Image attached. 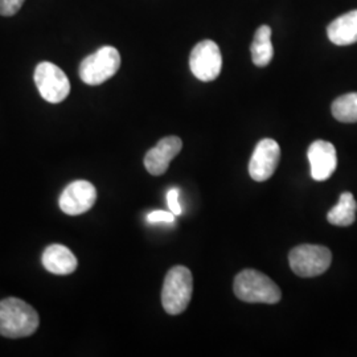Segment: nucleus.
Returning <instances> with one entry per match:
<instances>
[{
    "mask_svg": "<svg viewBox=\"0 0 357 357\" xmlns=\"http://www.w3.org/2000/svg\"><path fill=\"white\" fill-rule=\"evenodd\" d=\"M40 318L36 310L19 298L0 301V335L19 339L33 335L38 328Z\"/></svg>",
    "mask_w": 357,
    "mask_h": 357,
    "instance_id": "1",
    "label": "nucleus"
},
{
    "mask_svg": "<svg viewBox=\"0 0 357 357\" xmlns=\"http://www.w3.org/2000/svg\"><path fill=\"white\" fill-rule=\"evenodd\" d=\"M233 290L246 303L275 305L282 298L281 289L268 275L253 268H246L236 277Z\"/></svg>",
    "mask_w": 357,
    "mask_h": 357,
    "instance_id": "2",
    "label": "nucleus"
},
{
    "mask_svg": "<svg viewBox=\"0 0 357 357\" xmlns=\"http://www.w3.org/2000/svg\"><path fill=\"white\" fill-rule=\"evenodd\" d=\"M193 293V278L190 268L185 266H174L167 273L162 303L169 315H178L187 310Z\"/></svg>",
    "mask_w": 357,
    "mask_h": 357,
    "instance_id": "3",
    "label": "nucleus"
},
{
    "mask_svg": "<svg viewBox=\"0 0 357 357\" xmlns=\"http://www.w3.org/2000/svg\"><path fill=\"white\" fill-rule=\"evenodd\" d=\"M121 66V54L114 47H102L82 60L79 77L90 86H97L114 76Z\"/></svg>",
    "mask_w": 357,
    "mask_h": 357,
    "instance_id": "4",
    "label": "nucleus"
},
{
    "mask_svg": "<svg viewBox=\"0 0 357 357\" xmlns=\"http://www.w3.org/2000/svg\"><path fill=\"white\" fill-rule=\"evenodd\" d=\"M294 273L302 278H312L326 273L331 266V250L321 245H299L289 255Z\"/></svg>",
    "mask_w": 357,
    "mask_h": 357,
    "instance_id": "5",
    "label": "nucleus"
},
{
    "mask_svg": "<svg viewBox=\"0 0 357 357\" xmlns=\"http://www.w3.org/2000/svg\"><path fill=\"white\" fill-rule=\"evenodd\" d=\"M35 84L40 96L51 103H60L70 93V82L64 72L48 61L40 63L35 69Z\"/></svg>",
    "mask_w": 357,
    "mask_h": 357,
    "instance_id": "6",
    "label": "nucleus"
},
{
    "mask_svg": "<svg viewBox=\"0 0 357 357\" xmlns=\"http://www.w3.org/2000/svg\"><path fill=\"white\" fill-rule=\"evenodd\" d=\"M190 68L193 76L203 82L216 79L222 68V56L216 43L212 40L197 43L190 56Z\"/></svg>",
    "mask_w": 357,
    "mask_h": 357,
    "instance_id": "7",
    "label": "nucleus"
},
{
    "mask_svg": "<svg viewBox=\"0 0 357 357\" xmlns=\"http://www.w3.org/2000/svg\"><path fill=\"white\" fill-rule=\"evenodd\" d=\"M97 200L96 187L86 180L70 183L60 196L59 204L61 211L69 216L84 215L93 208Z\"/></svg>",
    "mask_w": 357,
    "mask_h": 357,
    "instance_id": "8",
    "label": "nucleus"
},
{
    "mask_svg": "<svg viewBox=\"0 0 357 357\" xmlns=\"http://www.w3.org/2000/svg\"><path fill=\"white\" fill-rule=\"evenodd\" d=\"M281 159L280 144L274 139L265 138L255 146L249 163V174L255 181H266L275 172Z\"/></svg>",
    "mask_w": 357,
    "mask_h": 357,
    "instance_id": "9",
    "label": "nucleus"
},
{
    "mask_svg": "<svg viewBox=\"0 0 357 357\" xmlns=\"http://www.w3.org/2000/svg\"><path fill=\"white\" fill-rule=\"evenodd\" d=\"M311 166V176L317 181L331 178L337 167V155L335 146L326 141H315L307 151Z\"/></svg>",
    "mask_w": 357,
    "mask_h": 357,
    "instance_id": "10",
    "label": "nucleus"
},
{
    "mask_svg": "<svg viewBox=\"0 0 357 357\" xmlns=\"http://www.w3.org/2000/svg\"><path fill=\"white\" fill-rule=\"evenodd\" d=\"M183 149V142L178 137H166L151 149L144 156V167L153 175L160 176L166 172L171 160Z\"/></svg>",
    "mask_w": 357,
    "mask_h": 357,
    "instance_id": "11",
    "label": "nucleus"
},
{
    "mask_svg": "<svg viewBox=\"0 0 357 357\" xmlns=\"http://www.w3.org/2000/svg\"><path fill=\"white\" fill-rule=\"evenodd\" d=\"M43 265L52 274L68 275L77 268L76 255L64 245H51L43 253Z\"/></svg>",
    "mask_w": 357,
    "mask_h": 357,
    "instance_id": "12",
    "label": "nucleus"
},
{
    "mask_svg": "<svg viewBox=\"0 0 357 357\" xmlns=\"http://www.w3.org/2000/svg\"><path fill=\"white\" fill-rule=\"evenodd\" d=\"M327 36L335 45H352L357 43V10L335 19L327 26Z\"/></svg>",
    "mask_w": 357,
    "mask_h": 357,
    "instance_id": "13",
    "label": "nucleus"
},
{
    "mask_svg": "<svg viewBox=\"0 0 357 357\" xmlns=\"http://www.w3.org/2000/svg\"><path fill=\"white\" fill-rule=\"evenodd\" d=\"M357 203L351 192L340 195L337 204L327 215L328 222L335 227H349L356 221Z\"/></svg>",
    "mask_w": 357,
    "mask_h": 357,
    "instance_id": "14",
    "label": "nucleus"
},
{
    "mask_svg": "<svg viewBox=\"0 0 357 357\" xmlns=\"http://www.w3.org/2000/svg\"><path fill=\"white\" fill-rule=\"evenodd\" d=\"M252 60L257 66L264 68L270 64L274 57V48L271 43V28L261 26L255 31V40L250 47Z\"/></svg>",
    "mask_w": 357,
    "mask_h": 357,
    "instance_id": "15",
    "label": "nucleus"
},
{
    "mask_svg": "<svg viewBox=\"0 0 357 357\" xmlns=\"http://www.w3.org/2000/svg\"><path fill=\"white\" fill-rule=\"evenodd\" d=\"M332 115L343 123L357 122V93L340 96L332 103Z\"/></svg>",
    "mask_w": 357,
    "mask_h": 357,
    "instance_id": "16",
    "label": "nucleus"
},
{
    "mask_svg": "<svg viewBox=\"0 0 357 357\" xmlns=\"http://www.w3.org/2000/svg\"><path fill=\"white\" fill-rule=\"evenodd\" d=\"M26 0H0V15L13 16L20 11Z\"/></svg>",
    "mask_w": 357,
    "mask_h": 357,
    "instance_id": "17",
    "label": "nucleus"
},
{
    "mask_svg": "<svg viewBox=\"0 0 357 357\" xmlns=\"http://www.w3.org/2000/svg\"><path fill=\"white\" fill-rule=\"evenodd\" d=\"M147 221L150 224H159V222H166V224H172L175 221V215L169 211H153L149 216Z\"/></svg>",
    "mask_w": 357,
    "mask_h": 357,
    "instance_id": "18",
    "label": "nucleus"
},
{
    "mask_svg": "<svg viewBox=\"0 0 357 357\" xmlns=\"http://www.w3.org/2000/svg\"><path fill=\"white\" fill-rule=\"evenodd\" d=\"M178 188H171L168 193H167V203H168V208H169V211L175 215V216H178V215H181V212H183V209H181V204L178 203Z\"/></svg>",
    "mask_w": 357,
    "mask_h": 357,
    "instance_id": "19",
    "label": "nucleus"
}]
</instances>
